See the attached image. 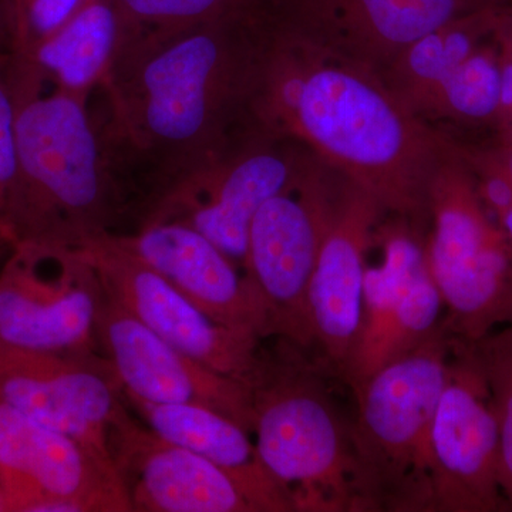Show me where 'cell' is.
<instances>
[{
	"mask_svg": "<svg viewBox=\"0 0 512 512\" xmlns=\"http://www.w3.org/2000/svg\"><path fill=\"white\" fill-rule=\"evenodd\" d=\"M234 16L161 29H123L101 84L103 127L133 201L134 227L168 188L231 150L242 110L254 114L271 40L254 42Z\"/></svg>",
	"mask_w": 512,
	"mask_h": 512,
	"instance_id": "1",
	"label": "cell"
},
{
	"mask_svg": "<svg viewBox=\"0 0 512 512\" xmlns=\"http://www.w3.org/2000/svg\"><path fill=\"white\" fill-rule=\"evenodd\" d=\"M258 126L291 134L336 164L384 210H427L430 141L406 111L365 74L318 64L288 36L272 39L255 99Z\"/></svg>",
	"mask_w": 512,
	"mask_h": 512,
	"instance_id": "2",
	"label": "cell"
},
{
	"mask_svg": "<svg viewBox=\"0 0 512 512\" xmlns=\"http://www.w3.org/2000/svg\"><path fill=\"white\" fill-rule=\"evenodd\" d=\"M16 173L0 232L13 245L77 249L131 222V198L89 100L18 99Z\"/></svg>",
	"mask_w": 512,
	"mask_h": 512,
	"instance_id": "3",
	"label": "cell"
},
{
	"mask_svg": "<svg viewBox=\"0 0 512 512\" xmlns=\"http://www.w3.org/2000/svg\"><path fill=\"white\" fill-rule=\"evenodd\" d=\"M443 323L353 390L350 512H431V426L450 375Z\"/></svg>",
	"mask_w": 512,
	"mask_h": 512,
	"instance_id": "4",
	"label": "cell"
},
{
	"mask_svg": "<svg viewBox=\"0 0 512 512\" xmlns=\"http://www.w3.org/2000/svg\"><path fill=\"white\" fill-rule=\"evenodd\" d=\"M272 339L269 348L261 343L248 383L258 456L291 491L296 511H350V424L326 387L328 367L311 350Z\"/></svg>",
	"mask_w": 512,
	"mask_h": 512,
	"instance_id": "5",
	"label": "cell"
},
{
	"mask_svg": "<svg viewBox=\"0 0 512 512\" xmlns=\"http://www.w3.org/2000/svg\"><path fill=\"white\" fill-rule=\"evenodd\" d=\"M427 210L433 229L427 268L443 299L441 323L450 338L477 342L512 323V242L478 194L470 165H439Z\"/></svg>",
	"mask_w": 512,
	"mask_h": 512,
	"instance_id": "6",
	"label": "cell"
},
{
	"mask_svg": "<svg viewBox=\"0 0 512 512\" xmlns=\"http://www.w3.org/2000/svg\"><path fill=\"white\" fill-rule=\"evenodd\" d=\"M104 291L76 249L13 245L0 266V339L47 352H100Z\"/></svg>",
	"mask_w": 512,
	"mask_h": 512,
	"instance_id": "7",
	"label": "cell"
},
{
	"mask_svg": "<svg viewBox=\"0 0 512 512\" xmlns=\"http://www.w3.org/2000/svg\"><path fill=\"white\" fill-rule=\"evenodd\" d=\"M0 500L10 512H133L110 457L2 403Z\"/></svg>",
	"mask_w": 512,
	"mask_h": 512,
	"instance_id": "8",
	"label": "cell"
},
{
	"mask_svg": "<svg viewBox=\"0 0 512 512\" xmlns=\"http://www.w3.org/2000/svg\"><path fill=\"white\" fill-rule=\"evenodd\" d=\"M451 343L450 375L431 426V512L510 510L487 384L467 346L453 338Z\"/></svg>",
	"mask_w": 512,
	"mask_h": 512,
	"instance_id": "9",
	"label": "cell"
},
{
	"mask_svg": "<svg viewBox=\"0 0 512 512\" xmlns=\"http://www.w3.org/2000/svg\"><path fill=\"white\" fill-rule=\"evenodd\" d=\"M0 403L110 458L111 426L127 410L123 384L103 353L47 352L2 339Z\"/></svg>",
	"mask_w": 512,
	"mask_h": 512,
	"instance_id": "10",
	"label": "cell"
},
{
	"mask_svg": "<svg viewBox=\"0 0 512 512\" xmlns=\"http://www.w3.org/2000/svg\"><path fill=\"white\" fill-rule=\"evenodd\" d=\"M76 251L93 266L104 293L148 329L214 372L248 386L264 340L215 322L114 234L90 239Z\"/></svg>",
	"mask_w": 512,
	"mask_h": 512,
	"instance_id": "11",
	"label": "cell"
},
{
	"mask_svg": "<svg viewBox=\"0 0 512 512\" xmlns=\"http://www.w3.org/2000/svg\"><path fill=\"white\" fill-rule=\"evenodd\" d=\"M333 205L298 178L252 220L244 275L264 306L269 339L312 350L308 286Z\"/></svg>",
	"mask_w": 512,
	"mask_h": 512,
	"instance_id": "12",
	"label": "cell"
},
{
	"mask_svg": "<svg viewBox=\"0 0 512 512\" xmlns=\"http://www.w3.org/2000/svg\"><path fill=\"white\" fill-rule=\"evenodd\" d=\"M298 178L288 157L275 148L262 144L231 148L163 192L136 229L157 222H183L214 242L244 271L256 212Z\"/></svg>",
	"mask_w": 512,
	"mask_h": 512,
	"instance_id": "13",
	"label": "cell"
},
{
	"mask_svg": "<svg viewBox=\"0 0 512 512\" xmlns=\"http://www.w3.org/2000/svg\"><path fill=\"white\" fill-rule=\"evenodd\" d=\"M382 249L380 264L366 266L362 322L340 375L352 390L416 349L443 319V299L419 239L392 229L383 232Z\"/></svg>",
	"mask_w": 512,
	"mask_h": 512,
	"instance_id": "14",
	"label": "cell"
},
{
	"mask_svg": "<svg viewBox=\"0 0 512 512\" xmlns=\"http://www.w3.org/2000/svg\"><path fill=\"white\" fill-rule=\"evenodd\" d=\"M100 352L116 370L124 394L150 403L195 404L251 433V394L239 382L165 342L104 293L96 322Z\"/></svg>",
	"mask_w": 512,
	"mask_h": 512,
	"instance_id": "15",
	"label": "cell"
},
{
	"mask_svg": "<svg viewBox=\"0 0 512 512\" xmlns=\"http://www.w3.org/2000/svg\"><path fill=\"white\" fill-rule=\"evenodd\" d=\"M109 446L133 512H266L234 474L161 439L128 409L111 426Z\"/></svg>",
	"mask_w": 512,
	"mask_h": 512,
	"instance_id": "16",
	"label": "cell"
},
{
	"mask_svg": "<svg viewBox=\"0 0 512 512\" xmlns=\"http://www.w3.org/2000/svg\"><path fill=\"white\" fill-rule=\"evenodd\" d=\"M384 210L369 192L350 184L332 215L308 286L312 350L330 372L342 375L363 311L366 254Z\"/></svg>",
	"mask_w": 512,
	"mask_h": 512,
	"instance_id": "17",
	"label": "cell"
},
{
	"mask_svg": "<svg viewBox=\"0 0 512 512\" xmlns=\"http://www.w3.org/2000/svg\"><path fill=\"white\" fill-rule=\"evenodd\" d=\"M114 235L215 322L269 339L264 306L244 271L197 229L157 222Z\"/></svg>",
	"mask_w": 512,
	"mask_h": 512,
	"instance_id": "18",
	"label": "cell"
},
{
	"mask_svg": "<svg viewBox=\"0 0 512 512\" xmlns=\"http://www.w3.org/2000/svg\"><path fill=\"white\" fill-rule=\"evenodd\" d=\"M124 397L148 429L234 474L261 500L266 512H298L291 491L262 464L252 434L234 420L195 404H160Z\"/></svg>",
	"mask_w": 512,
	"mask_h": 512,
	"instance_id": "19",
	"label": "cell"
},
{
	"mask_svg": "<svg viewBox=\"0 0 512 512\" xmlns=\"http://www.w3.org/2000/svg\"><path fill=\"white\" fill-rule=\"evenodd\" d=\"M121 33L114 0H90L37 49L28 66L13 67L9 60L16 92L32 96L50 83L60 92L90 100L113 66Z\"/></svg>",
	"mask_w": 512,
	"mask_h": 512,
	"instance_id": "20",
	"label": "cell"
},
{
	"mask_svg": "<svg viewBox=\"0 0 512 512\" xmlns=\"http://www.w3.org/2000/svg\"><path fill=\"white\" fill-rule=\"evenodd\" d=\"M315 19L360 45L394 52L480 10L511 0H303Z\"/></svg>",
	"mask_w": 512,
	"mask_h": 512,
	"instance_id": "21",
	"label": "cell"
},
{
	"mask_svg": "<svg viewBox=\"0 0 512 512\" xmlns=\"http://www.w3.org/2000/svg\"><path fill=\"white\" fill-rule=\"evenodd\" d=\"M464 345L476 360L490 393L500 430V483L512 510V323Z\"/></svg>",
	"mask_w": 512,
	"mask_h": 512,
	"instance_id": "22",
	"label": "cell"
},
{
	"mask_svg": "<svg viewBox=\"0 0 512 512\" xmlns=\"http://www.w3.org/2000/svg\"><path fill=\"white\" fill-rule=\"evenodd\" d=\"M451 113L470 120L497 121L501 69L497 50L476 49L436 89Z\"/></svg>",
	"mask_w": 512,
	"mask_h": 512,
	"instance_id": "23",
	"label": "cell"
},
{
	"mask_svg": "<svg viewBox=\"0 0 512 512\" xmlns=\"http://www.w3.org/2000/svg\"><path fill=\"white\" fill-rule=\"evenodd\" d=\"M8 19L13 67L28 66L37 49L90 0H2Z\"/></svg>",
	"mask_w": 512,
	"mask_h": 512,
	"instance_id": "24",
	"label": "cell"
},
{
	"mask_svg": "<svg viewBox=\"0 0 512 512\" xmlns=\"http://www.w3.org/2000/svg\"><path fill=\"white\" fill-rule=\"evenodd\" d=\"M123 29H161L234 15L235 0H114Z\"/></svg>",
	"mask_w": 512,
	"mask_h": 512,
	"instance_id": "25",
	"label": "cell"
},
{
	"mask_svg": "<svg viewBox=\"0 0 512 512\" xmlns=\"http://www.w3.org/2000/svg\"><path fill=\"white\" fill-rule=\"evenodd\" d=\"M9 60L10 57L0 59V225L16 173V120L19 101L10 76Z\"/></svg>",
	"mask_w": 512,
	"mask_h": 512,
	"instance_id": "26",
	"label": "cell"
},
{
	"mask_svg": "<svg viewBox=\"0 0 512 512\" xmlns=\"http://www.w3.org/2000/svg\"><path fill=\"white\" fill-rule=\"evenodd\" d=\"M493 36L501 69V106L497 123L503 130L512 127V0L497 10Z\"/></svg>",
	"mask_w": 512,
	"mask_h": 512,
	"instance_id": "27",
	"label": "cell"
},
{
	"mask_svg": "<svg viewBox=\"0 0 512 512\" xmlns=\"http://www.w3.org/2000/svg\"><path fill=\"white\" fill-rule=\"evenodd\" d=\"M12 55V39H10L8 19H6L5 8L0 0V59Z\"/></svg>",
	"mask_w": 512,
	"mask_h": 512,
	"instance_id": "28",
	"label": "cell"
},
{
	"mask_svg": "<svg viewBox=\"0 0 512 512\" xmlns=\"http://www.w3.org/2000/svg\"><path fill=\"white\" fill-rule=\"evenodd\" d=\"M493 151L495 156L498 157V160L501 161V164L504 165L505 170H507V173L510 174V177L512 178V146L501 143V146L495 148Z\"/></svg>",
	"mask_w": 512,
	"mask_h": 512,
	"instance_id": "29",
	"label": "cell"
},
{
	"mask_svg": "<svg viewBox=\"0 0 512 512\" xmlns=\"http://www.w3.org/2000/svg\"><path fill=\"white\" fill-rule=\"evenodd\" d=\"M10 251V244L8 241H6V238L3 237L2 234H0V261L2 259H5V256L9 254Z\"/></svg>",
	"mask_w": 512,
	"mask_h": 512,
	"instance_id": "30",
	"label": "cell"
},
{
	"mask_svg": "<svg viewBox=\"0 0 512 512\" xmlns=\"http://www.w3.org/2000/svg\"><path fill=\"white\" fill-rule=\"evenodd\" d=\"M501 143L512 146V127L503 128V140Z\"/></svg>",
	"mask_w": 512,
	"mask_h": 512,
	"instance_id": "31",
	"label": "cell"
}]
</instances>
